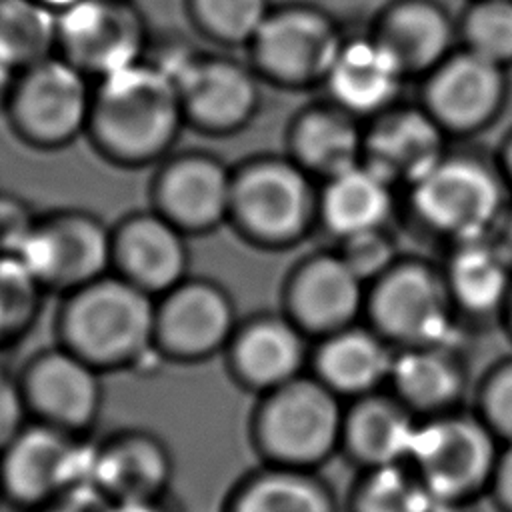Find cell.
<instances>
[{"label": "cell", "mask_w": 512, "mask_h": 512, "mask_svg": "<svg viewBox=\"0 0 512 512\" xmlns=\"http://www.w3.org/2000/svg\"><path fill=\"white\" fill-rule=\"evenodd\" d=\"M234 512H330V506L306 478L290 472H268L240 492Z\"/></svg>", "instance_id": "cell-30"}, {"label": "cell", "mask_w": 512, "mask_h": 512, "mask_svg": "<svg viewBox=\"0 0 512 512\" xmlns=\"http://www.w3.org/2000/svg\"><path fill=\"white\" fill-rule=\"evenodd\" d=\"M168 456L146 436H130L98 452L96 488L118 500H152L168 480Z\"/></svg>", "instance_id": "cell-21"}, {"label": "cell", "mask_w": 512, "mask_h": 512, "mask_svg": "<svg viewBox=\"0 0 512 512\" xmlns=\"http://www.w3.org/2000/svg\"><path fill=\"white\" fill-rule=\"evenodd\" d=\"M16 74H18V70L0 54V96H2V98L8 94V90H10V86H12L14 78H16Z\"/></svg>", "instance_id": "cell-43"}, {"label": "cell", "mask_w": 512, "mask_h": 512, "mask_svg": "<svg viewBox=\"0 0 512 512\" xmlns=\"http://www.w3.org/2000/svg\"><path fill=\"white\" fill-rule=\"evenodd\" d=\"M440 138L426 118L402 114L388 120L370 138V170L420 182L440 162Z\"/></svg>", "instance_id": "cell-22"}, {"label": "cell", "mask_w": 512, "mask_h": 512, "mask_svg": "<svg viewBox=\"0 0 512 512\" xmlns=\"http://www.w3.org/2000/svg\"><path fill=\"white\" fill-rule=\"evenodd\" d=\"M24 406L26 398L22 388H18L16 382L0 370V450H6L22 432Z\"/></svg>", "instance_id": "cell-39"}, {"label": "cell", "mask_w": 512, "mask_h": 512, "mask_svg": "<svg viewBox=\"0 0 512 512\" xmlns=\"http://www.w3.org/2000/svg\"><path fill=\"white\" fill-rule=\"evenodd\" d=\"M234 308L222 288L206 280H182L156 306L160 346L178 358H202L226 344Z\"/></svg>", "instance_id": "cell-11"}, {"label": "cell", "mask_w": 512, "mask_h": 512, "mask_svg": "<svg viewBox=\"0 0 512 512\" xmlns=\"http://www.w3.org/2000/svg\"><path fill=\"white\" fill-rule=\"evenodd\" d=\"M490 408L496 422L506 430L512 432V370L500 376L496 386L490 394Z\"/></svg>", "instance_id": "cell-40"}, {"label": "cell", "mask_w": 512, "mask_h": 512, "mask_svg": "<svg viewBox=\"0 0 512 512\" xmlns=\"http://www.w3.org/2000/svg\"><path fill=\"white\" fill-rule=\"evenodd\" d=\"M108 512H160L152 500H118L108 506Z\"/></svg>", "instance_id": "cell-42"}, {"label": "cell", "mask_w": 512, "mask_h": 512, "mask_svg": "<svg viewBox=\"0 0 512 512\" xmlns=\"http://www.w3.org/2000/svg\"><path fill=\"white\" fill-rule=\"evenodd\" d=\"M112 266L148 294H166L186 280L184 232L156 210L132 214L112 230Z\"/></svg>", "instance_id": "cell-12"}, {"label": "cell", "mask_w": 512, "mask_h": 512, "mask_svg": "<svg viewBox=\"0 0 512 512\" xmlns=\"http://www.w3.org/2000/svg\"><path fill=\"white\" fill-rule=\"evenodd\" d=\"M310 216V182L294 160L258 158L234 172L228 220L252 242L290 244L304 234Z\"/></svg>", "instance_id": "cell-4"}, {"label": "cell", "mask_w": 512, "mask_h": 512, "mask_svg": "<svg viewBox=\"0 0 512 512\" xmlns=\"http://www.w3.org/2000/svg\"><path fill=\"white\" fill-rule=\"evenodd\" d=\"M380 322L400 336H430L440 330L444 304L436 282L420 268L392 274L376 298Z\"/></svg>", "instance_id": "cell-23"}, {"label": "cell", "mask_w": 512, "mask_h": 512, "mask_svg": "<svg viewBox=\"0 0 512 512\" xmlns=\"http://www.w3.org/2000/svg\"><path fill=\"white\" fill-rule=\"evenodd\" d=\"M320 372L336 388L360 390L374 384L386 370L382 346L366 334L348 332L332 338L320 354Z\"/></svg>", "instance_id": "cell-28"}, {"label": "cell", "mask_w": 512, "mask_h": 512, "mask_svg": "<svg viewBox=\"0 0 512 512\" xmlns=\"http://www.w3.org/2000/svg\"><path fill=\"white\" fill-rule=\"evenodd\" d=\"M388 202L384 178L354 166L330 178L322 196V216L334 232L352 236L374 230L388 212Z\"/></svg>", "instance_id": "cell-25"}, {"label": "cell", "mask_w": 512, "mask_h": 512, "mask_svg": "<svg viewBox=\"0 0 512 512\" xmlns=\"http://www.w3.org/2000/svg\"><path fill=\"white\" fill-rule=\"evenodd\" d=\"M232 178L218 158L186 152L164 162L154 178V210L184 234H204L230 218Z\"/></svg>", "instance_id": "cell-10"}, {"label": "cell", "mask_w": 512, "mask_h": 512, "mask_svg": "<svg viewBox=\"0 0 512 512\" xmlns=\"http://www.w3.org/2000/svg\"><path fill=\"white\" fill-rule=\"evenodd\" d=\"M452 280L464 304L484 310L500 300L506 286V270L490 250L468 248L456 258Z\"/></svg>", "instance_id": "cell-32"}, {"label": "cell", "mask_w": 512, "mask_h": 512, "mask_svg": "<svg viewBox=\"0 0 512 512\" xmlns=\"http://www.w3.org/2000/svg\"><path fill=\"white\" fill-rule=\"evenodd\" d=\"M496 182L468 162L438 164L416 190V206L434 226L454 234H476L496 214Z\"/></svg>", "instance_id": "cell-14"}, {"label": "cell", "mask_w": 512, "mask_h": 512, "mask_svg": "<svg viewBox=\"0 0 512 512\" xmlns=\"http://www.w3.org/2000/svg\"><path fill=\"white\" fill-rule=\"evenodd\" d=\"M292 160L306 172L334 178L356 166L358 134L336 112L310 110L302 114L290 132Z\"/></svg>", "instance_id": "cell-24"}, {"label": "cell", "mask_w": 512, "mask_h": 512, "mask_svg": "<svg viewBox=\"0 0 512 512\" xmlns=\"http://www.w3.org/2000/svg\"><path fill=\"white\" fill-rule=\"evenodd\" d=\"M184 122L176 84L142 60L94 82L86 134L110 160L142 166L170 152Z\"/></svg>", "instance_id": "cell-1"}, {"label": "cell", "mask_w": 512, "mask_h": 512, "mask_svg": "<svg viewBox=\"0 0 512 512\" xmlns=\"http://www.w3.org/2000/svg\"><path fill=\"white\" fill-rule=\"evenodd\" d=\"M338 434V408L326 388L292 378L270 390L258 414V440L280 462L308 464L328 454Z\"/></svg>", "instance_id": "cell-8"}, {"label": "cell", "mask_w": 512, "mask_h": 512, "mask_svg": "<svg viewBox=\"0 0 512 512\" xmlns=\"http://www.w3.org/2000/svg\"><path fill=\"white\" fill-rule=\"evenodd\" d=\"M428 482L440 492H462L488 470L490 442L468 422H444L420 432L414 450Z\"/></svg>", "instance_id": "cell-16"}, {"label": "cell", "mask_w": 512, "mask_h": 512, "mask_svg": "<svg viewBox=\"0 0 512 512\" xmlns=\"http://www.w3.org/2000/svg\"><path fill=\"white\" fill-rule=\"evenodd\" d=\"M82 454L56 426L22 430L4 450L2 482L22 502H38L76 488Z\"/></svg>", "instance_id": "cell-15"}, {"label": "cell", "mask_w": 512, "mask_h": 512, "mask_svg": "<svg viewBox=\"0 0 512 512\" xmlns=\"http://www.w3.org/2000/svg\"><path fill=\"white\" fill-rule=\"evenodd\" d=\"M342 260L358 274H372L388 260V246L386 242L374 232H358L348 236V246Z\"/></svg>", "instance_id": "cell-38"}, {"label": "cell", "mask_w": 512, "mask_h": 512, "mask_svg": "<svg viewBox=\"0 0 512 512\" xmlns=\"http://www.w3.org/2000/svg\"><path fill=\"white\" fill-rule=\"evenodd\" d=\"M502 484H504V492L512 502V454L508 456L506 464H504V474H502Z\"/></svg>", "instance_id": "cell-44"}, {"label": "cell", "mask_w": 512, "mask_h": 512, "mask_svg": "<svg viewBox=\"0 0 512 512\" xmlns=\"http://www.w3.org/2000/svg\"><path fill=\"white\" fill-rule=\"evenodd\" d=\"M232 362L240 380L274 390L296 378L302 362V340L286 320L260 318L236 336Z\"/></svg>", "instance_id": "cell-18"}, {"label": "cell", "mask_w": 512, "mask_h": 512, "mask_svg": "<svg viewBox=\"0 0 512 512\" xmlns=\"http://www.w3.org/2000/svg\"><path fill=\"white\" fill-rule=\"evenodd\" d=\"M92 80L52 54L20 70L4 96L6 114L20 140L36 148H60L86 132Z\"/></svg>", "instance_id": "cell-3"}, {"label": "cell", "mask_w": 512, "mask_h": 512, "mask_svg": "<svg viewBox=\"0 0 512 512\" xmlns=\"http://www.w3.org/2000/svg\"><path fill=\"white\" fill-rule=\"evenodd\" d=\"M474 54L500 62L512 58V4L494 0L478 6L468 20Z\"/></svg>", "instance_id": "cell-33"}, {"label": "cell", "mask_w": 512, "mask_h": 512, "mask_svg": "<svg viewBox=\"0 0 512 512\" xmlns=\"http://www.w3.org/2000/svg\"><path fill=\"white\" fill-rule=\"evenodd\" d=\"M184 120L210 134L246 126L260 104L256 70L212 54H196L174 80Z\"/></svg>", "instance_id": "cell-9"}, {"label": "cell", "mask_w": 512, "mask_h": 512, "mask_svg": "<svg viewBox=\"0 0 512 512\" xmlns=\"http://www.w3.org/2000/svg\"><path fill=\"white\" fill-rule=\"evenodd\" d=\"M42 288L12 254H0V332L32 314L36 290Z\"/></svg>", "instance_id": "cell-35"}, {"label": "cell", "mask_w": 512, "mask_h": 512, "mask_svg": "<svg viewBox=\"0 0 512 512\" xmlns=\"http://www.w3.org/2000/svg\"><path fill=\"white\" fill-rule=\"evenodd\" d=\"M148 48L146 20L132 0H78L58 12L56 54L94 82L142 62Z\"/></svg>", "instance_id": "cell-5"}, {"label": "cell", "mask_w": 512, "mask_h": 512, "mask_svg": "<svg viewBox=\"0 0 512 512\" xmlns=\"http://www.w3.org/2000/svg\"><path fill=\"white\" fill-rule=\"evenodd\" d=\"M358 274L334 256L306 262L290 282L288 302L310 328H332L348 320L360 300Z\"/></svg>", "instance_id": "cell-17"}, {"label": "cell", "mask_w": 512, "mask_h": 512, "mask_svg": "<svg viewBox=\"0 0 512 512\" xmlns=\"http://www.w3.org/2000/svg\"><path fill=\"white\" fill-rule=\"evenodd\" d=\"M400 388L418 402L446 400L456 386L450 366L432 354H408L396 364Z\"/></svg>", "instance_id": "cell-34"}, {"label": "cell", "mask_w": 512, "mask_h": 512, "mask_svg": "<svg viewBox=\"0 0 512 512\" xmlns=\"http://www.w3.org/2000/svg\"><path fill=\"white\" fill-rule=\"evenodd\" d=\"M340 48L330 20L308 6L272 8L248 44L256 74L282 86L326 78Z\"/></svg>", "instance_id": "cell-7"}, {"label": "cell", "mask_w": 512, "mask_h": 512, "mask_svg": "<svg viewBox=\"0 0 512 512\" xmlns=\"http://www.w3.org/2000/svg\"><path fill=\"white\" fill-rule=\"evenodd\" d=\"M510 236H508V240H510V248H512V224H510V232H508Z\"/></svg>", "instance_id": "cell-46"}, {"label": "cell", "mask_w": 512, "mask_h": 512, "mask_svg": "<svg viewBox=\"0 0 512 512\" xmlns=\"http://www.w3.org/2000/svg\"><path fill=\"white\" fill-rule=\"evenodd\" d=\"M502 90L496 62L478 54L450 62L434 80L430 98L436 112L454 126L482 122L498 104Z\"/></svg>", "instance_id": "cell-19"}, {"label": "cell", "mask_w": 512, "mask_h": 512, "mask_svg": "<svg viewBox=\"0 0 512 512\" xmlns=\"http://www.w3.org/2000/svg\"><path fill=\"white\" fill-rule=\"evenodd\" d=\"M62 334L66 348L96 368L128 364L156 336L152 294L120 274H104L70 292Z\"/></svg>", "instance_id": "cell-2"}, {"label": "cell", "mask_w": 512, "mask_h": 512, "mask_svg": "<svg viewBox=\"0 0 512 512\" xmlns=\"http://www.w3.org/2000/svg\"><path fill=\"white\" fill-rule=\"evenodd\" d=\"M22 392L26 404L40 412L50 426L72 430L88 426L102 400L96 366L68 348L34 360Z\"/></svg>", "instance_id": "cell-13"}, {"label": "cell", "mask_w": 512, "mask_h": 512, "mask_svg": "<svg viewBox=\"0 0 512 512\" xmlns=\"http://www.w3.org/2000/svg\"><path fill=\"white\" fill-rule=\"evenodd\" d=\"M272 8L270 0H188L194 26L226 46H248Z\"/></svg>", "instance_id": "cell-29"}, {"label": "cell", "mask_w": 512, "mask_h": 512, "mask_svg": "<svg viewBox=\"0 0 512 512\" xmlns=\"http://www.w3.org/2000/svg\"><path fill=\"white\" fill-rule=\"evenodd\" d=\"M402 66H426L448 44V24L442 14L424 4L398 8L386 24L382 42Z\"/></svg>", "instance_id": "cell-27"}, {"label": "cell", "mask_w": 512, "mask_h": 512, "mask_svg": "<svg viewBox=\"0 0 512 512\" xmlns=\"http://www.w3.org/2000/svg\"><path fill=\"white\" fill-rule=\"evenodd\" d=\"M16 258L42 288L76 290L112 266V230L82 210L38 216Z\"/></svg>", "instance_id": "cell-6"}, {"label": "cell", "mask_w": 512, "mask_h": 512, "mask_svg": "<svg viewBox=\"0 0 512 512\" xmlns=\"http://www.w3.org/2000/svg\"><path fill=\"white\" fill-rule=\"evenodd\" d=\"M58 46V12L38 0H0V54L20 72Z\"/></svg>", "instance_id": "cell-26"}, {"label": "cell", "mask_w": 512, "mask_h": 512, "mask_svg": "<svg viewBox=\"0 0 512 512\" xmlns=\"http://www.w3.org/2000/svg\"><path fill=\"white\" fill-rule=\"evenodd\" d=\"M510 160H512V154H510Z\"/></svg>", "instance_id": "cell-47"}, {"label": "cell", "mask_w": 512, "mask_h": 512, "mask_svg": "<svg viewBox=\"0 0 512 512\" xmlns=\"http://www.w3.org/2000/svg\"><path fill=\"white\" fill-rule=\"evenodd\" d=\"M38 2L46 4L48 8H52V10H56V12H62V10H66L68 6L76 4L78 0H38Z\"/></svg>", "instance_id": "cell-45"}, {"label": "cell", "mask_w": 512, "mask_h": 512, "mask_svg": "<svg viewBox=\"0 0 512 512\" xmlns=\"http://www.w3.org/2000/svg\"><path fill=\"white\" fill-rule=\"evenodd\" d=\"M418 432L392 408L368 404L360 408L350 424V440L358 454L368 460L388 462L412 452Z\"/></svg>", "instance_id": "cell-31"}, {"label": "cell", "mask_w": 512, "mask_h": 512, "mask_svg": "<svg viewBox=\"0 0 512 512\" xmlns=\"http://www.w3.org/2000/svg\"><path fill=\"white\" fill-rule=\"evenodd\" d=\"M426 498L404 474L386 470L378 474L366 494L364 512H424Z\"/></svg>", "instance_id": "cell-36"}, {"label": "cell", "mask_w": 512, "mask_h": 512, "mask_svg": "<svg viewBox=\"0 0 512 512\" xmlns=\"http://www.w3.org/2000/svg\"><path fill=\"white\" fill-rule=\"evenodd\" d=\"M402 64L382 44L356 42L340 48L328 84L336 100L352 110H372L396 90Z\"/></svg>", "instance_id": "cell-20"}, {"label": "cell", "mask_w": 512, "mask_h": 512, "mask_svg": "<svg viewBox=\"0 0 512 512\" xmlns=\"http://www.w3.org/2000/svg\"><path fill=\"white\" fill-rule=\"evenodd\" d=\"M36 218L22 200L0 194V254L16 256Z\"/></svg>", "instance_id": "cell-37"}, {"label": "cell", "mask_w": 512, "mask_h": 512, "mask_svg": "<svg viewBox=\"0 0 512 512\" xmlns=\"http://www.w3.org/2000/svg\"><path fill=\"white\" fill-rule=\"evenodd\" d=\"M66 492H72V498L68 500V504L58 506V508L48 510V512H88L86 506L90 504L88 494L92 492V488L84 486V488H72V490H66Z\"/></svg>", "instance_id": "cell-41"}]
</instances>
